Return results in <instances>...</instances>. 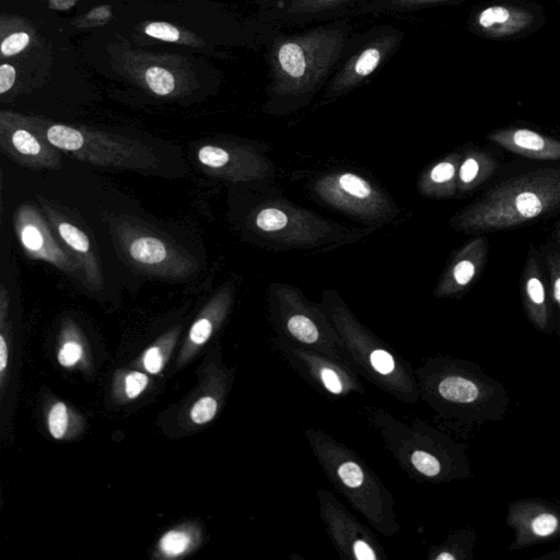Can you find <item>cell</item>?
<instances>
[{"mask_svg":"<svg viewBox=\"0 0 560 560\" xmlns=\"http://www.w3.org/2000/svg\"><path fill=\"white\" fill-rule=\"evenodd\" d=\"M351 37L352 25L346 20L275 33L268 47L271 97L313 95L337 70Z\"/></svg>","mask_w":560,"mask_h":560,"instance_id":"1","label":"cell"},{"mask_svg":"<svg viewBox=\"0 0 560 560\" xmlns=\"http://www.w3.org/2000/svg\"><path fill=\"white\" fill-rule=\"evenodd\" d=\"M560 209V168L547 167L505 179L480 196L455 219L465 232L516 228Z\"/></svg>","mask_w":560,"mask_h":560,"instance_id":"2","label":"cell"},{"mask_svg":"<svg viewBox=\"0 0 560 560\" xmlns=\"http://www.w3.org/2000/svg\"><path fill=\"white\" fill-rule=\"evenodd\" d=\"M60 152L97 166L150 171L159 162L154 150L130 138L83 127L13 115Z\"/></svg>","mask_w":560,"mask_h":560,"instance_id":"3","label":"cell"},{"mask_svg":"<svg viewBox=\"0 0 560 560\" xmlns=\"http://www.w3.org/2000/svg\"><path fill=\"white\" fill-rule=\"evenodd\" d=\"M104 217L118 253L133 269L172 280L186 279L198 270L199 262L188 250L138 218Z\"/></svg>","mask_w":560,"mask_h":560,"instance_id":"4","label":"cell"},{"mask_svg":"<svg viewBox=\"0 0 560 560\" xmlns=\"http://www.w3.org/2000/svg\"><path fill=\"white\" fill-rule=\"evenodd\" d=\"M13 226L24 254L34 260L48 262L84 283L79 262L59 241L46 217L31 202L14 212Z\"/></svg>","mask_w":560,"mask_h":560,"instance_id":"5","label":"cell"},{"mask_svg":"<svg viewBox=\"0 0 560 560\" xmlns=\"http://www.w3.org/2000/svg\"><path fill=\"white\" fill-rule=\"evenodd\" d=\"M404 36L401 31L389 26L369 36L335 71L327 84L325 98L339 96L364 84L394 55Z\"/></svg>","mask_w":560,"mask_h":560,"instance_id":"6","label":"cell"},{"mask_svg":"<svg viewBox=\"0 0 560 560\" xmlns=\"http://www.w3.org/2000/svg\"><path fill=\"white\" fill-rule=\"evenodd\" d=\"M506 524L514 532L510 550L560 538V506L541 498H524L508 506Z\"/></svg>","mask_w":560,"mask_h":560,"instance_id":"7","label":"cell"},{"mask_svg":"<svg viewBox=\"0 0 560 560\" xmlns=\"http://www.w3.org/2000/svg\"><path fill=\"white\" fill-rule=\"evenodd\" d=\"M37 199L55 234L79 262L84 276V284L93 291L103 289L98 254L88 233L52 202L44 197Z\"/></svg>","mask_w":560,"mask_h":560,"instance_id":"8","label":"cell"},{"mask_svg":"<svg viewBox=\"0 0 560 560\" xmlns=\"http://www.w3.org/2000/svg\"><path fill=\"white\" fill-rule=\"evenodd\" d=\"M0 148L23 166L55 170L61 164L59 150L9 113L0 119Z\"/></svg>","mask_w":560,"mask_h":560,"instance_id":"9","label":"cell"},{"mask_svg":"<svg viewBox=\"0 0 560 560\" xmlns=\"http://www.w3.org/2000/svg\"><path fill=\"white\" fill-rule=\"evenodd\" d=\"M363 0H279L265 9L267 21L273 26L306 25L340 18Z\"/></svg>","mask_w":560,"mask_h":560,"instance_id":"10","label":"cell"},{"mask_svg":"<svg viewBox=\"0 0 560 560\" xmlns=\"http://www.w3.org/2000/svg\"><path fill=\"white\" fill-rule=\"evenodd\" d=\"M196 158L203 172L231 180L255 176L258 166L253 153L233 145L203 144L198 148Z\"/></svg>","mask_w":560,"mask_h":560,"instance_id":"11","label":"cell"},{"mask_svg":"<svg viewBox=\"0 0 560 560\" xmlns=\"http://www.w3.org/2000/svg\"><path fill=\"white\" fill-rule=\"evenodd\" d=\"M319 191L329 202L355 212H369L380 206L378 194L363 177L345 172L324 179Z\"/></svg>","mask_w":560,"mask_h":560,"instance_id":"12","label":"cell"},{"mask_svg":"<svg viewBox=\"0 0 560 560\" xmlns=\"http://www.w3.org/2000/svg\"><path fill=\"white\" fill-rule=\"evenodd\" d=\"M535 21L528 8L499 3L479 10L472 19V28L490 38H505L532 28Z\"/></svg>","mask_w":560,"mask_h":560,"instance_id":"13","label":"cell"},{"mask_svg":"<svg viewBox=\"0 0 560 560\" xmlns=\"http://www.w3.org/2000/svg\"><path fill=\"white\" fill-rule=\"evenodd\" d=\"M523 305L529 323L540 332L552 334V314L548 303L537 252L529 249L522 275Z\"/></svg>","mask_w":560,"mask_h":560,"instance_id":"14","label":"cell"},{"mask_svg":"<svg viewBox=\"0 0 560 560\" xmlns=\"http://www.w3.org/2000/svg\"><path fill=\"white\" fill-rule=\"evenodd\" d=\"M488 139L518 155L541 161H560V140L528 128L498 129Z\"/></svg>","mask_w":560,"mask_h":560,"instance_id":"15","label":"cell"},{"mask_svg":"<svg viewBox=\"0 0 560 560\" xmlns=\"http://www.w3.org/2000/svg\"><path fill=\"white\" fill-rule=\"evenodd\" d=\"M489 244L487 237L471 240L457 255L452 265L443 289L446 293H454L469 285L481 272L487 260Z\"/></svg>","mask_w":560,"mask_h":560,"instance_id":"16","label":"cell"},{"mask_svg":"<svg viewBox=\"0 0 560 560\" xmlns=\"http://www.w3.org/2000/svg\"><path fill=\"white\" fill-rule=\"evenodd\" d=\"M498 163L489 154L474 151L458 166V182L463 190L477 187L497 170Z\"/></svg>","mask_w":560,"mask_h":560,"instance_id":"17","label":"cell"},{"mask_svg":"<svg viewBox=\"0 0 560 560\" xmlns=\"http://www.w3.org/2000/svg\"><path fill=\"white\" fill-rule=\"evenodd\" d=\"M288 223V214L275 207L262 208L255 215V225L266 233L280 232L287 228Z\"/></svg>","mask_w":560,"mask_h":560,"instance_id":"18","label":"cell"},{"mask_svg":"<svg viewBox=\"0 0 560 560\" xmlns=\"http://www.w3.org/2000/svg\"><path fill=\"white\" fill-rule=\"evenodd\" d=\"M545 262L549 271L552 298L558 310L556 332L560 338V253L555 250V248L547 249L545 254Z\"/></svg>","mask_w":560,"mask_h":560,"instance_id":"19","label":"cell"},{"mask_svg":"<svg viewBox=\"0 0 560 560\" xmlns=\"http://www.w3.org/2000/svg\"><path fill=\"white\" fill-rule=\"evenodd\" d=\"M145 82L153 93L161 96L171 94L175 88L173 74L161 67L149 68L145 72Z\"/></svg>","mask_w":560,"mask_h":560,"instance_id":"20","label":"cell"},{"mask_svg":"<svg viewBox=\"0 0 560 560\" xmlns=\"http://www.w3.org/2000/svg\"><path fill=\"white\" fill-rule=\"evenodd\" d=\"M456 175H458L457 160H445L431 168L429 179L434 186L446 188L447 192H451Z\"/></svg>","mask_w":560,"mask_h":560,"instance_id":"21","label":"cell"},{"mask_svg":"<svg viewBox=\"0 0 560 560\" xmlns=\"http://www.w3.org/2000/svg\"><path fill=\"white\" fill-rule=\"evenodd\" d=\"M287 326L291 335L302 342L313 343L318 338L317 327L304 315H293Z\"/></svg>","mask_w":560,"mask_h":560,"instance_id":"22","label":"cell"},{"mask_svg":"<svg viewBox=\"0 0 560 560\" xmlns=\"http://www.w3.org/2000/svg\"><path fill=\"white\" fill-rule=\"evenodd\" d=\"M68 413L65 404L57 402L48 416L49 432L55 439H61L67 430Z\"/></svg>","mask_w":560,"mask_h":560,"instance_id":"23","label":"cell"},{"mask_svg":"<svg viewBox=\"0 0 560 560\" xmlns=\"http://www.w3.org/2000/svg\"><path fill=\"white\" fill-rule=\"evenodd\" d=\"M411 463L418 471L428 476L434 477L441 472V463L439 459L427 452L416 451L411 455Z\"/></svg>","mask_w":560,"mask_h":560,"instance_id":"24","label":"cell"},{"mask_svg":"<svg viewBox=\"0 0 560 560\" xmlns=\"http://www.w3.org/2000/svg\"><path fill=\"white\" fill-rule=\"evenodd\" d=\"M189 544V538L179 532H168L160 540L161 549L168 556L183 553Z\"/></svg>","mask_w":560,"mask_h":560,"instance_id":"25","label":"cell"},{"mask_svg":"<svg viewBox=\"0 0 560 560\" xmlns=\"http://www.w3.org/2000/svg\"><path fill=\"white\" fill-rule=\"evenodd\" d=\"M217 407V401L212 397H202L194 405L190 417L198 424L206 423L214 417Z\"/></svg>","mask_w":560,"mask_h":560,"instance_id":"26","label":"cell"},{"mask_svg":"<svg viewBox=\"0 0 560 560\" xmlns=\"http://www.w3.org/2000/svg\"><path fill=\"white\" fill-rule=\"evenodd\" d=\"M338 475L342 482L349 488L361 486L364 478L361 467L353 462L343 463L338 469Z\"/></svg>","mask_w":560,"mask_h":560,"instance_id":"27","label":"cell"},{"mask_svg":"<svg viewBox=\"0 0 560 560\" xmlns=\"http://www.w3.org/2000/svg\"><path fill=\"white\" fill-rule=\"evenodd\" d=\"M147 35L165 42H176L179 38L178 30L164 22L150 23L145 27Z\"/></svg>","mask_w":560,"mask_h":560,"instance_id":"28","label":"cell"},{"mask_svg":"<svg viewBox=\"0 0 560 560\" xmlns=\"http://www.w3.org/2000/svg\"><path fill=\"white\" fill-rule=\"evenodd\" d=\"M30 42L27 33L19 32L8 36L1 44V52L3 56H12L22 51Z\"/></svg>","mask_w":560,"mask_h":560,"instance_id":"29","label":"cell"},{"mask_svg":"<svg viewBox=\"0 0 560 560\" xmlns=\"http://www.w3.org/2000/svg\"><path fill=\"white\" fill-rule=\"evenodd\" d=\"M81 355V345L74 340H68L59 350L58 361L63 366H72L80 360Z\"/></svg>","mask_w":560,"mask_h":560,"instance_id":"30","label":"cell"},{"mask_svg":"<svg viewBox=\"0 0 560 560\" xmlns=\"http://www.w3.org/2000/svg\"><path fill=\"white\" fill-rule=\"evenodd\" d=\"M371 364L381 374H388L394 370L393 357L385 350H374L371 353Z\"/></svg>","mask_w":560,"mask_h":560,"instance_id":"31","label":"cell"},{"mask_svg":"<svg viewBox=\"0 0 560 560\" xmlns=\"http://www.w3.org/2000/svg\"><path fill=\"white\" fill-rule=\"evenodd\" d=\"M147 385V375L140 372H132L126 377V394L129 398H135L142 393Z\"/></svg>","mask_w":560,"mask_h":560,"instance_id":"32","label":"cell"},{"mask_svg":"<svg viewBox=\"0 0 560 560\" xmlns=\"http://www.w3.org/2000/svg\"><path fill=\"white\" fill-rule=\"evenodd\" d=\"M143 363L147 371L155 374L161 371L163 365V358L159 347H151L148 349L143 357Z\"/></svg>","mask_w":560,"mask_h":560,"instance_id":"33","label":"cell"},{"mask_svg":"<svg viewBox=\"0 0 560 560\" xmlns=\"http://www.w3.org/2000/svg\"><path fill=\"white\" fill-rule=\"evenodd\" d=\"M446 1L451 0H389V3L396 10H410Z\"/></svg>","mask_w":560,"mask_h":560,"instance_id":"34","label":"cell"},{"mask_svg":"<svg viewBox=\"0 0 560 560\" xmlns=\"http://www.w3.org/2000/svg\"><path fill=\"white\" fill-rule=\"evenodd\" d=\"M15 69L11 65H2L0 67V93L4 94L14 84L15 81Z\"/></svg>","mask_w":560,"mask_h":560,"instance_id":"35","label":"cell"},{"mask_svg":"<svg viewBox=\"0 0 560 560\" xmlns=\"http://www.w3.org/2000/svg\"><path fill=\"white\" fill-rule=\"evenodd\" d=\"M325 387L334 393L339 394L342 390V384L335 371L330 369H324L320 373Z\"/></svg>","mask_w":560,"mask_h":560,"instance_id":"36","label":"cell"},{"mask_svg":"<svg viewBox=\"0 0 560 560\" xmlns=\"http://www.w3.org/2000/svg\"><path fill=\"white\" fill-rule=\"evenodd\" d=\"M355 557L359 560H375L376 556L372 548L363 540H357L353 545Z\"/></svg>","mask_w":560,"mask_h":560,"instance_id":"37","label":"cell"},{"mask_svg":"<svg viewBox=\"0 0 560 560\" xmlns=\"http://www.w3.org/2000/svg\"><path fill=\"white\" fill-rule=\"evenodd\" d=\"M10 298L5 287L2 285L0 290V319L3 323L9 311Z\"/></svg>","mask_w":560,"mask_h":560,"instance_id":"38","label":"cell"},{"mask_svg":"<svg viewBox=\"0 0 560 560\" xmlns=\"http://www.w3.org/2000/svg\"><path fill=\"white\" fill-rule=\"evenodd\" d=\"M7 357H8V346L4 339L3 334L0 336V370L4 371L7 365Z\"/></svg>","mask_w":560,"mask_h":560,"instance_id":"39","label":"cell"},{"mask_svg":"<svg viewBox=\"0 0 560 560\" xmlns=\"http://www.w3.org/2000/svg\"><path fill=\"white\" fill-rule=\"evenodd\" d=\"M279 0H259V2L262 4L264 9L269 8L273 3L278 2Z\"/></svg>","mask_w":560,"mask_h":560,"instance_id":"40","label":"cell"},{"mask_svg":"<svg viewBox=\"0 0 560 560\" xmlns=\"http://www.w3.org/2000/svg\"><path fill=\"white\" fill-rule=\"evenodd\" d=\"M555 236H556V238L560 242V221H559V222H558V224L556 225Z\"/></svg>","mask_w":560,"mask_h":560,"instance_id":"41","label":"cell"}]
</instances>
